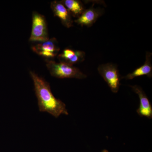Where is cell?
I'll list each match as a JSON object with an SVG mask.
<instances>
[{"label": "cell", "instance_id": "12", "mask_svg": "<svg viewBox=\"0 0 152 152\" xmlns=\"http://www.w3.org/2000/svg\"><path fill=\"white\" fill-rule=\"evenodd\" d=\"M102 152H108V151L107 150H104Z\"/></svg>", "mask_w": 152, "mask_h": 152}, {"label": "cell", "instance_id": "9", "mask_svg": "<svg viewBox=\"0 0 152 152\" xmlns=\"http://www.w3.org/2000/svg\"><path fill=\"white\" fill-rule=\"evenodd\" d=\"M85 52L81 51H75L69 49H66L62 53L58 56V58L60 62L73 65L83 61L85 60Z\"/></svg>", "mask_w": 152, "mask_h": 152}, {"label": "cell", "instance_id": "5", "mask_svg": "<svg viewBox=\"0 0 152 152\" xmlns=\"http://www.w3.org/2000/svg\"><path fill=\"white\" fill-rule=\"evenodd\" d=\"M32 49L37 54L49 58L56 57L60 50L58 42L55 38L40 42L32 47Z\"/></svg>", "mask_w": 152, "mask_h": 152}, {"label": "cell", "instance_id": "4", "mask_svg": "<svg viewBox=\"0 0 152 152\" xmlns=\"http://www.w3.org/2000/svg\"><path fill=\"white\" fill-rule=\"evenodd\" d=\"M49 39L46 21L45 17L37 12H34L32 15V28L29 40L42 42Z\"/></svg>", "mask_w": 152, "mask_h": 152}, {"label": "cell", "instance_id": "8", "mask_svg": "<svg viewBox=\"0 0 152 152\" xmlns=\"http://www.w3.org/2000/svg\"><path fill=\"white\" fill-rule=\"evenodd\" d=\"M103 14V11L100 9L95 8L92 6L90 8L85 10L75 22L82 26L91 27L96 21Z\"/></svg>", "mask_w": 152, "mask_h": 152}, {"label": "cell", "instance_id": "2", "mask_svg": "<svg viewBox=\"0 0 152 152\" xmlns=\"http://www.w3.org/2000/svg\"><path fill=\"white\" fill-rule=\"evenodd\" d=\"M46 66L51 75L58 78L83 79L87 77L78 68L66 63L51 60L47 62Z\"/></svg>", "mask_w": 152, "mask_h": 152}, {"label": "cell", "instance_id": "6", "mask_svg": "<svg viewBox=\"0 0 152 152\" xmlns=\"http://www.w3.org/2000/svg\"><path fill=\"white\" fill-rule=\"evenodd\" d=\"M133 91L137 94L140 100V107L137 113L140 116L145 117L149 119L152 118L151 104L140 87L138 86H131Z\"/></svg>", "mask_w": 152, "mask_h": 152}, {"label": "cell", "instance_id": "7", "mask_svg": "<svg viewBox=\"0 0 152 152\" xmlns=\"http://www.w3.org/2000/svg\"><path fill=\"white\" fill-rule=\"evenodd\" d=\"M51 8L55 16L61 20L62 23L65 26L68 28L72 26L73 21L72 15L61 1L52 2L51 3Z\"/></svg>", "mask_w": 152, "mask_h": 152}, {"label": "cell", "instance_id": "10", "mask_svg": "<svg viewBox=\"0 0 152 152\" xmlns=\"http://www.w3.org/2000/svg\"><path fill=\"white\" fill-rule=\"evenodd\" d=\"M151 57L152 53L147 52L145 64L140 67L136 69L131 73L128 74L125 77H121V79L132 80L136 77L143 75L147 76L149 77H151L152 76Z\"/></svg>", "mask_w": 152, "mask_h": 152}, {"label": "cell", "instance_id": "11", "mask_svg": "<svg viewBox=\"0 0 152 152\" xmlns=\"http://www.w3.org/2000/svg\"><path fill=\"white\" fill-rule=\"evenodd\" d=\"M69 11L71 15L79 18L85 10L83 3L77 0H64L61 1Z\"/></svg>", "mask_w": 152, "mask_h": 152}, {"label": "cell", "instance_id": "1", "mask_svg": "<svg viewBox=\"0 0 152 152\" xmlns=\"http://www.w3.org/2000/svg\"><path fill=\"white\" fill-rule=\"evenodd\" d=\"M30 75L34 82L39 111L47 112L57 118L61 114L69 115L65 104L55 97L48 83L33 72Z\"/></svg>", "mask_w": 152, "mask_h": 152}, {"label": "cell", "instance_id": "3", "mask_svg": "<svg viewBox=\"0 0 152 152\" xmlns=\"http://www.w3.org/2000/svg\"><path fill=\"white\" fill-rule=\"evenodd\" d=\"M98 70L112 92H118L121 86V78L117 66L111 63L104 64L99 66Z\"/></svg>", "mask_w": 152, "mask_h": 152}]
</instances>
